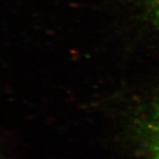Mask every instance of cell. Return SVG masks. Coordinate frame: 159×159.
Returning <instances> with one entry per match:
<instances>
[{
    "label": "cell",
    "mask_w": 159,
    "mask_h": 159,
    "mask_svg": "<svg viewBox=\"0 0 159 159\" xmlns=\"http://www.w3.org/2000/svg\"><path fill=\"white\" fill-rule=\"evenodd\" d=\"M146 128L150 159H159V104L150 116Z\"/></svg>",
    "instance_id": "cell-1"
},
{
    "label": "cell",
    "mask_w": 159,
    "mask_h": 159,
    "mask_svg": "<svg viewBox=\"0 0 159 159\" xmlns=\"http://www.w3.org/2000/svg\"><path fill=\"white\" fill-rule=\"evenodd\" d=\"M146 3L150 14L159 24V0H146Z\"/></svg>",
    "instance_id": "cell-2"
}]
</instances>
